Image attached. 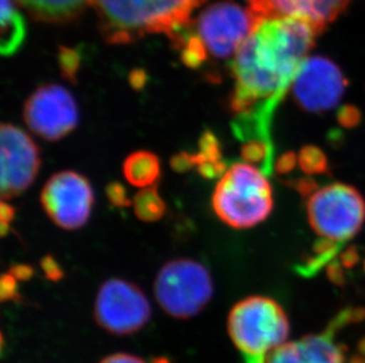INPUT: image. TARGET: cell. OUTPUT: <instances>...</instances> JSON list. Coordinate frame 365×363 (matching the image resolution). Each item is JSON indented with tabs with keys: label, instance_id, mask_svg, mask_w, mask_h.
<instances>
[{
	"label": "cell",
	"instance_id": "obj_12",
	"mask_svg": "<svg viewBox=\"0 0 365 363\" xmlns=\"http://www.w3.org/2000/svg\"><path fill=\"white\" fill-rule=\"evenodd\" d=\"M1 195L18 196L35 181L39 172V149L25 131L14 124H3L1 132Z\"/></svg>",
	"mask_w": 365,
	"mask_h": 363
},
{
	"label": "cell",
	"instance_id": "obj_6",
	"mask_svg": "<svg viewBox=\"0 0 365 363\" xmlns=\"http://www.w3.org/2000/svg\"><path fill=\"white\" fill-rule=\"evenodd\" d=\"M307 217L314 233L331 247L357 235L365 221V201L355 188L332 183L312 192Z\"/></svg>",
	"mask_w": 365,
	"mask_h": 363
},
{
	"label": "cell",
	"instance_id": "obj_9",
	"mask_svg": "<svg viewBox=\"0 0 365 363\" xmlns=\"http://www.w3.org/2000/svg\"><path fill=\"white\" fill-rule=\"evenodd\" d=\"M41 201L46 215L59 228L80 229L88 222L93 210V188L78 172H58L46 182Z\"/></svg>",
	"mask_w": 365,
	"mask_h": 363
},
{
	"label": "cell",
	"instance_id": "obj_18",
	"mask_svg": "<svg viewBox=\"0 0 365 363\" xmlns=\"http://www.w3.org/2000/svg\"><path fill=\"white\" fill-rule=\"evenodd\" d=\"M194 167H197L205 179H215L224 175L227 167L221 161L220 147L217 138L210 131H207L201 136L199 151L192 154Z\"/></svg>",
	"mask_w": 365,
	"mask_h": 363
},
{
	"label": "cell",
	"instance_id": "obj_15",
	"mask_svg": "<svg viewBox=\"0 0 365 363\" xmlns=\"http://www.w3.org/2000/svg\"><path fill=\"white\" fill-rule=\"evenodd\" d=\"M32 17L48 23L73 21L93 0H16Z\"/></svg>",
	"mask_w": 365,
	"mask_h": 363
},
{
	"label": "cell",
	"instance_id": "obj_29",
	"mask_svg": "<svg viewBox=\"0 0 365 363\" xmlns=\"http://www.w3.org/2000/svg\"><path fill=\"white\" fill-rule=\"evenodd\" d=\"M10 273L14 275V278H19V280H28L32 276V268L28 267V265H17V267L12 268Z\"/></svg>",
	"mask_w": 365,
	"mask_h": 363
},
{
	"label": "cell",
	"instance_id": "obj_7",
	"mask_svg": "<svg viewBox=\"0 0 365 363\" xmlns=\"http://www.w3.org/2000/svg\"><path fill=\"white\" fill-rule=\"evenodd\" d=\"M154 291L156 301L169 316L190 319L208 305L213 296V281L203 264L178 258L160 269Z\"/></svg>",
	"mask_w": 365,
	"mask_h": 363
},
{
	"label": "cell",
	"instance_id": "obj_2",
	"mask_svg": "<svg viewBox=\"0 0 365 363\" xmlns=\"http://www.w3.org/2000/svg\"><path fill=\"white\" fill-rule=\"evenodd\" d=\"M257 23L250 9L219 1L205 7L170 38L180 48L183 63L197 69L210 56L217 59L235 56Z\"/></svg>",
	"mask_w": 365,
	"mask_h": 363
},
{
	"label": "cell",
	"instance_id": "obj_11",
	"mask_svg": "<svg viewBox=\"0 0 365 363\" xmlns=\"http://www.w3.org/2000/svg\"><path fill=\"white\" fill-rule=\"evenodd\" d=\"M348 80L330 59L314 56L302 64L291 90L297 104L309 112H324L341 102Z\"/></svg>",
	"mask_w": 365,
	"mask_h": 363
},
{
	"label": "cell",
	"instance_id": "obj_3",
	"mask_svg": "<svg viewBox=\"0 0 365 363\" xmlns=\"http://www.w3.org/2000/svg\"><path fill=\"white\" fill-rule=\"evenodd\" d=\"M205 0H93L104 39L127 44L148 35L172 37Z\"/></svg>",
	"mask_w": 365,
	"mask_h": 363
},
{
	"label": "cell",
	"instance_id": "obj_5",
	"mask_svg": "<svg viewBox=\"0 0 365 363\" xmlns=\"http://www.w3.org/2000/svg\"><path fill=\"white\" fill-rule=\"evenodd\" d=\"M227 329L235 347L248 360L258 362L285 343L289 322L278 302L264 296H251L232 308Z\"/></svg>",
	"mask_w": 365,
	"mask_h": 363
},
{
	"label": "cell",
	"instance_id": "obj_24",
	"mask_svg": "<svg viewBox=\"0 0 365 363\" xmlns=\"http://www.w3.org/2000/svg\"><path fill=\"white\" fill-rule=\"evenodd\" d=\"M172 167L175 172H185L190 169L194 168L193 157L192 154H176L172 159Z\"/></svg>",
	"mask_w": 365,
	"mask_h": 363
},
{
	"label": "cell",
	"instance_id": "obj_21",
	"mask_svg": "<svg viewBox=\"0 0 365 363\" xmlns=\"http://www.w3.org/2000/svg\"><path fill=\"white\" fill-rule=\"evenodd\" d=\"M302 168L307 172H322L327 167V161L321 151L314 147H307L300 156Z\"/></svg>",
	"mask_w": 365,
	"mask_h": 363
},
{
	"label": "cell",
	"instance_id": "obj_17",
	"mask_svg": "<svg viewBox=\"0 0 365 363\" xmlns=\"http://www.w3.org/2000/svg\"><path fill=\"white\" fill-rule=\"evenodd\" d=\"M25 26L14 0H1L0 50L5 56L14 55L24 41Z\"/></svg>",
	"mask_w": 365,
	"mask_h": 363
},
{
	"label": "cell",
	"instance_id": "obj_25",
	"mask_svg": "<svg viewBox=\"0 0 365 363\" xmlns=\"http://www.w3.org/2000/svg\"><path fill=\"white\" fill-rule=\"evenodd\" d=\"M14 208L11 206L6 201H1V235L5 236L7 233V229L10 228V223L14 219Z\"/></svg>",
	"mask_w": 365,
	"mask_h": 363
},
{
	"label": "cell",
	"instance_id": "obj_4",
	"mask_svg": "<svg viewBox=\"0 0 365 363\" xmlns=\"http://www.w3.org/2000/svg\"><path fill=\"white\" fill-rule=\"evenodd\" d=\"M212 206L227 226L248 229L265 221L272 211V186L262 169L247 162L235 163L217 182Z\"/></svg>",
	"mask_w": 365,
	"mask_h": 363
},
{
	"label": "cell",
	"instance_id": "obj_22",
	"mask_svg": "<svg viewBox=\"0 0 365 363\" xmlns=\"http://www.w3.org/2000/svg\"><path fill=\"white\" fill-rule=\"evenodd\" d=\"M108 197L110 202L116 206H125L130 204V201L128 199L127 194L124 191V188L118 183H111L107 188Z\"/></svg>",
	"mask_w": 365,
	"mask_h": 363
},
{
	"label": "cell",
	"instance_id": "obj_16",
	"mask_svg": "<svg viewBox=\"0 0 365 363\" xmlns=\"http://www.w3.org/2000/svg\"><path fill=\"white\" fill-rule=\"evenodd\" d=\"M124 177L138 188H149L159 181L161 163L155 154L149 151H136L128 156L123 164Z\"/></svg>",
	"mask_w": 365,
	"mask_h": 363
},
{
	"label": "cell",
	"instance_id": "obj_30",
	"mask_svg": "<svg viewBox=\"0 0 365 363\" xmlns=\"http://www.w3.org/2000/svg\"><path fill=\"white\" fill-rule=\"evenodd\" d=\"M349 363H365V340L359 343V350L352 355Z\"/></svg>",
	"mask_w": 365,
	"mask_h": 363
},
{
	"label": "cell",
	"instance_id": "obj_1",
	"mask_svg": "<svg viewBox=\"0 0 365 363\" xmlns=\"http://www.w3.org/2000/svg\"><path fill=\"white\" fill-rule=\"evenodd\" d=\"M321 32L309 21L294 17L266 18L258 21L232 62L235 90L231 109L246 130L255 124L265 134L267 118L292 85L298 70Z\"/></svg>",
	"mask_w": 365,
	"mask_h": 363
},
{
	"label": "cell",
	"instance_id": "obj_19",
	"mask_svg": "<svg viewBox=\"0 0 365 363\" xmlns=\"http://www.w3.org/2000/svg\"><path fill=\"white\" fill-rule=\"evenodd\" d=\"M135 214L143 222H155L163 219L165 204L155 186L142 189L133 201Z\"/></svg>",
	"mask_w": 365,
	"mask_h": 363
},
{
	"label": "cell",
	"instance_id": "obj_26",
	"mask_svg": "<svg viewBox=\"0 0 365 363\" xmlns=\"http://www.w3.org/2000/svg\"><path fill=\"white\" fill-rule=\"evenodd\" d=\"M16 289H17V285L14 281V275L7 274L4 275L1 278V295H3V300L5 298H12V296L16 295Z\"/></svg>",
	"mask_w": 365,
	"mask_h": 363
},
{
	"label": "cell",
	"instance_id": "obj_13",
	"mask_svg": "<svg viewBox=\"0 0 365 363\" xmlns=\"http://www.w3.org/2000/svg\"><path fill=\"white\" fill-rule=\"evenodd\" d=\"M355 314H341L325 332L283 343L271 350L262 363H344V348L336 340V334Z\"/></svg>",
	"mask_w": 365,
	"mask_h": 363
},
{
	"label": "cell",
	"instance_id": "obj_27",
	"mask_svg": "<svg viewBox=\"0 0 365 363\" xmlns=\"http://www.w3.org/2000/svg\"><path fill=\"white\" fill-rule=\"evenodd\" d=\"M100 363H145L138 357L130 355V354L118 353L109 355Z\"/></svg>",
	"mask_w": 365,
	"mask_h": 363
},
{
	"label": "cell",
	"instance_id": "obj_20",
	"mask_svg": "<svg viewBox=\"0 0 365 363\" xmlns=\"http://www.w3.org/2000/svg\"><path fill=\"white\" fill-rule=\"evenodd\" d=\"M265 142L253 141L244 144L242 149V157L247 163H265V167L271 165V151L269 150Z\"/></svg>",
	"mask_w": 365,
	"mask_h": 363
},
{
	"label": "cell",
	"instance_id": "obj_10",
	"mask_svg": "<svg viewBox=\"0 0 365 363\" xmlns=\"http://www.w3.org/2000/svg\"><path fill=\"white\" fill-rule=\"evenodd\" d=\"M25 123L39 137L58 141L76 129L80 112L73 95L62 85L41 86L24 107Z\"/></svg>",
	"mask_w": 365,
	"mask_h": 363
},
{
	"label": "cell",
	"instance_id": "obj_8",
	"mask_svg": "<svg viewBox=\"0 0 365 363\" xmlns=\"http://www.w3.org/2000/svg\"><path fill=\"white\" fill-rule=\"evenodd\" d=\"M93 312L97 325L106 332L130 335L148 323L152 308L138 285L121 278H110L101 285Z\"/></svg>",
	"mask_w": 365,
	"mask_h": 363
},
{
	"label": "cell",
	"instance_id": "obj_28",
	"mask_svg": "<svg viewBox=\"0 0 365 363\" xmlns=\"http://www.w3.org/2000/svg\"><path fill=\"white\" fill-rule=\"evenodd\" d=\"M62 62L64 75H66L68 78L73 79V77H75V73H76L77 70L76 56H69V53H66V57H63Z\"/></svg>",
	"mask_w": 365,
	"mask_h": 363
},
{
	"label": "cell",
	"instance_id": "obj_23",
	"mask_svg": "<svg viewBox=\"0 0 365 363\" xmlns=\"http://www.w3.org/2000/svg\"><path fill=\"white\" fill-rule=\"evenodd\" d=\"M41 268H43L46 278H51L53 281H58L59 278H63L62 269L53 257H44L41 261Z\"/></svg>",
	"mask_w": 365,
	"mask_h": 363
},
{
	"label": "cell",
	"instance_id": "obj_14",
	"mask_svg": "<svg viewBox=\"0 0 365 363\" xmlns=\"http://www.w3.org/2000/svg\"><path fill=\"white\" fill-rule=\"evenodd\" d=\"M257 21L266 18L294 17L304 19L323 32L343 14L351 0H247Z\"/></svg>",
	"mask_w": 365,
	"mask_h": 363
}]
</instances>
